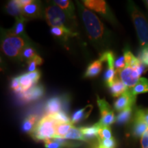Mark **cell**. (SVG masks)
<instances>
[{"label": "cell", "instance_id": "cell-28", "mask_svg": "<svg viewBox=\"0 0 148 148\" xmlns=\"http://www.w3.org/2000/svg\"><path fill=\"white\" fill-rule=\"evenodd\" d=\"M63 138L66 140H76L86 141L80 128H77L75 127H72L69 132H67V134L64 136Z\"/></svg>", "mask_w": 148, "mask_h": 148}, {"label": "cell", "instance_id": "cell-14", "mask_svg": "<svg viewBox=\"0 0 148 148\" xmlns=\"http://www.w3.org/2000/svg\"><path fill=\"white\" fill-rule=\"evenodd\" d=\"M50 32L53 36L56 37L64 42L67 41L71 37H73L77 35L76 33L74 32L73 29L64 27H51Z\"/></svg>", "mask_w": 148, "mask_h": 148}, {"label": "cell", "instance_id": "cell-20", "mask_svg": "<svg viewBox=\"0 0 148 148\" xmlns=\"http://www.w3.org/2000/svg\"><path fill=\"white\" fill-rule=\"evenodd\" d=\"M92 105H87L82 109L75 111L71 117V123L74 124V123H77L78 122L82 121V120L86 119V118L88 117L90 115V112L92 110Z\"/></svg>", "mask_w": 148, "mask_h": 148}, {"label": "cell", "instance_id": "cell-25", "mask_svg": "<svg viewBox=\"0 0 148 148\" xmlns=\"http://www.w3.org/2000/svg\"><path fill=\"white\" fill-rule=\"evenodd\" d=\"M132 114V107L128 108L119 112L116 116V123L119 125H123L127 123L130 119Z\"/></svg>", "mask_w": 148, "mask_h": 148}, {"label": "cell", "instance_id": "cell-4", "mask_svg": "<svg viewBox=\"0 0 148 148\" xmlns=\"http://www.w3.org/2000/svg\"><path fill=\"white\" fill-rule=\"evenodd\" d=\"M58 123L51 115L46 114L38 121L30 133L35 140H45L56 137V126Z\"/></svg>", "mask_w": 148, "mask_h": 148}, {"label": "cell", "instance_id": "cell-2", "mask_svg": "<svg viewBox=\"0 0 148 148\" xmlns=\"http://www.w3.org/2000/svg\"><path fill=\"white\" fill-rule=\"evenodd\" d=\"M31 43L27 36L15 35L10 29L1 31V50L9 58L22 61V53L25 47Z\"/></svg>", "mask_w": 148, "mask_h": 148}, {"label": "cell", "instance_id": "cell-41", "mask_svg": "<svg viewBox=\"0 0 148 148\" xmlns=\"http://www.w3.org/2000/svg\"><path fill=\"white\" fill-rule=\"evenodd\" d=\"M18 3L21 5V8H23L24 6L28 4V3L32 2V0H17Z\"/></svg>", "mask_w": 148, "mask_h": 148}, {"label": "cell", "instance_id": "cell-16", "mask_svg": "<svg viewBox=\"0 0 148 148\" xmlns=\"http://www.w3.org/2000/svg\"><path fill=\"white\" fill-rule=\"evenodd\" d=\"M53 3L58 5L65 12L66 15L69 16L70 19L72 21L75 20V6L73 3L69 0H54Z\"/></svg>", "mask_w": 148, "mask_h": 148}, {"label": "cell", "instance_id": "cell-36", "mask_svg": "<svg viewBox=\"0 0 148 148\" xmlns=\"http://www.w3.org/2000/svg\"><path fill=\"white\" fill-rule=\"evenodd\" d=\"M126 64H125V58L123 56H120L114 62V68H115V72L117 73L125 67Z\"/></svg>", "mask_w": 148, "mask_h": 148}, {"label": "cell", "instance_id": "cell-1", "mask_svg": "<svg viewBox=\"0 0 148 148\" xmlns=\"http://www.w3.org/2000/svg\"><path fill=\"white\" fill-rule=\"evenodd\" d=\"M76 4L90 40L98 49H105L110 43V32L93 12L79 1H76Z\"/></svg>", "mask_w": 148, "mask_h": 148}, {"label": "cell", "instance_id": "cell-38", "mask_svg": "<svg viewBox=\"0 0 148 148\" xmlns=\"http://www.w3.org/2000/svg\"><path fill=\"white\" fill-rule=\"evenodd\" d=\"M27 74H28L29 77L32 79L34 84H36V83L38 82L40 77V72L39 70H36L33 72H28Z\"/></svg>", "mask_w": 148, "mask_h": 148}, {"label": "cell", "instance_id": "cell-11", "mask_svg": "<svg viewBox=\"0 0 148 148\" xmlns=\"http://www.w3.org/2000/svg\"><path fill=\"white\" fill-rule=\"evenodd\" d=\"M136 96L132 95L128 88L124 93L119 96L114 101V109L118 112H121V111L130 108V107H133L135 101H136Z\"/></svg>", "mask_w": 148, "mask_h": 148}, {"label": "cell", "instance_id": "cell-12", "mask_svg": "<svg viewBox=\"0 0 148 148\" xmlns=\"http://www.w3.org/2000/svg\"><path fill=\"white\" fill-rule=\"evenodd\" d=\"M148 129V125L142 117L139 108L135 111L134 119H133L132 132L135 138H141Z\"/></svg>", "mask_w": 148, "mask_h": 148}, {"label": "cell", "instance_id": "cell-30", "mask_svg": "<svg viewBox=\"0 0 148 148\" xmlns=\"http://www.w3.org/2000/svg\"><path fill=\"white\" fill-rule=\"evenodd\" d=\"M36 55L38 54H37L36 49L31 45V43H29L24 49L23 53H22V58H23V60H25L27 62L34 58V56H36Z\"/></svg>", "mask_w": 148, "mask_h": 148}, {"label": "cell", "instance_id": "cell-23", "mask_svg": "<svg viewBox=\"0 0 148 148\" xmlns=\"http://www.w3.org/2000/svg\"><path fill=\"white\" fill-rule=\"evenodd\" d=\"M38 116L36 114H29L25 117L22 124V130L23 132L27 133H31L37 124Z\"/></svg>", "mask_w": 148, "mask_h": 148}, {"label": "cell", "instance_id": "cell-3", "mask_svg": "<svg viewBox=\"0 0 148 148\" xmlns=\"http://www.w3.org/2000/svg\"><path fill=\"white\" fill-rule=\"evenodd\" d=\"M127 9L136 29L140 47L145 49L148 47V21L147 18L132 1L127 3Z\"/></svg>", "mask_w": 148, "mask_h": 148}, {"label": "cell", "instance_id": "cell-15", "mask_svg": "<svg viewBox=\"0 0 148 148\" xmlns=\"http://www.w3.org/2000/svg\"><path fill=\"white\" fill-rule=\"evenodd\" d=\"M44 142L45 148H71L77 145V144L68 141L63 138H51Z\"/></svg>", "mask_w": 148, "mask_h": 148}, {"label": "cell", "instance_id": "cell-18", "mask_svg": "<svg viewBox=\"0 0 148 148\" xmlns=\"http://www.w3.org/2000/svg\"><path fill=\"white\" fill-rule=\"evenodd\" d=\"M110 88L112 95L113 97H119L122 94L124 93L128 88L121 82L119 76L116 75L115 78H114L112 84L110 85Z\"/></svg>", "mask_w": 148, "mask_h": 148}, {"label": "cell", "instance_id": "cell-5", "mask_svg": "<svg viewBox=\"0 0 148 148\" xmlns=\"http://www.w3.org/2000/svg\"><path fill=\"white\" fill-rule=\"evenodd\" d=\"M43 16L48 25L51 27H64L71 29V19L60 7L53 3L45 7L43 10Z\"/></svg>", "mask_w": 148, "mask_h": 148}, {"label": "cell", "instance_id": "cell-24", "mask_svg": "<svg viewBox=\"0 0 148 148\" xmlns=\"http://www.w3.org/2000/svg\"><path fill=\"white\" fill-rule=\"evenodd\" d=\"M133 95L136 96L138 94L148 92V79L145 77H140L134 87L130 88Z\"/></svg>", "mask_w": 148, "mask_h": 148}, {"label": "cell", "instance_id": "cell-27", "mask_svg": "<svg viewBox=\"0 0 148 148\" xmlns=\"http://www.w3.org/2000/svg\"><path fill=\"white\" fill-rule=\"evenodd\" d=\"M123 56L125 58V66H130V67H133L134 69H136L137 66L139 65L141 61L139 58H136L132 53L129 50H125L123 53Z\"/></svg>", "mask_w": 148, "mask_h": 148}, {"label": "cell", "instance_id": "cell-8", "mask_svg": "<svg viewBox=\"0 0 148 148\" xmlns=\"http://www.w3.org/2000/svg\"><path fill=\"white\" fill-rule=\"evenodd\" d=\"M68 101L67 98L63 96H56L49 98L45 103L46 113L47 115H53L61 111H65L68 106Z\"/></svg>", "mask_w": 148, "mask_h": 148}, {"label": "cell", "instance_id": "cell-29", "mask_svg": "<svg viewBox=\"0 0 148 148\" xmlns=\"http://www.w3.org/2000/svg\"><path fill=\"white\" fill-rule=\"evenodd\" d=\"M73 127L72 123H58L56 126V138H64V136L67 134L70 129Z\"/></svg>", "mask_w": 148, "mask_h": 148}, {"label": "cell", "instance_id": "cell-13", "mask_svg": "<svg viewBox=\"0 0 148 148\" xmlns=\"http://www.w3.org/2000/svg\"><path fill=\"white\" fill-rule=\"evenodd\" d=\"M45 94V88L41 84H35L30 89L23 93L18 94L22 101L25 103L38 100Z\"/></svg>", "mask_w": 148, "mask_h": 148}, {"label": "cell", "instance_id": "cell-19", "mask_svg": "<svg viewBox=\"0 0 148 148\" xmlns=\"http://www.w3.org/2000/svg\"><path fill=\"white\" fill-rule=\"evenodd\" d=\"M103 62L100 59L93 61L88 66L86 71L84 73V77L90 78V77H96L100 73L102 69Z\"/></svg>", "mask_w": 148, "mask_h": 148}, {"label": "cell", "instance_id": "cell-35", "mask_svg": "<svg viewBox=\"0 0 148 148\" xmlns=\"http://www.w3.org/2000/svg\"><path fill=\"white\" fill-rule=\"evenodd\" d=\"M10 87L12 89V90H14V91L16 92V93L18 94L21 93L22 90H21V85H20L19 79H18V76L14 77V78L12 79V82H11V84H10Z\"/></svg>", "mask_w": 148, "mask_h": 148}, {"label": "cell", "instance_id": "cell-6", "mask_svg": "<svg viewBox=\"0 0 148 148\" xmlns=\"http://www.w3.org/2000/svg\"><path fill=\"white\" fill-rule=\"evenodd\" d=\"M83 4L88 10H92L97 12L100 15L108 20V21L114 25L117 24L116 18L114 17L113 13L109 8L108 3L103 0H84L82 1Z\"/></svg>", "mask_w": 148, "mask_h": 148}, {"label": "cell", "instance_id": "cell-9", "mask_svg": "<svg viewBox=\"0 0 148 148\" xmlns=\"http://www.w3.org/2000/svg\"><path fill=\"white\" fill-rule=\"evenodd\" d=\"M116 75L119 76L121 82L129 88L134 87L140 78L137 70L130 66H125L121 71L116 73Z\"/></svg>", "mask_w": 148, "mask_h": 148}, {"label": "cell", "instance_id": "cell-42", "mask_svg": "<svg viewBox=\"0 0 148 148\" xmlns=\"http://www.w3.org/2000/svg\"><path fill=\"white\" fill-rule=\"evenodd\" d=\"M144 2H145V5H147V8H148V0H147V1H144Z\"/></svg>", "mask_w": 148, "mask_h": 148}, {"label": "cell", "instance_id": "cell-17", "mask_svg": "<svg viewBox=\"0 0 148 148\" xmlns=\"http://www.w3.org/2000/svg\"><path fill=\"white\" fill-rule=\"evenodd\" d=\"M100 127V123L98 122V123H95V124L91 125V126L80 127L81 131H82V134L84 135L85 140L88 141V140H93L95 138L97 139L98 134H99V130Z\"/></svg>", "mask_w": 148, "mask_h": 148}, {"label": "cell", "instance_id": "cell-39", "mask_svg": "<svg viewBox=\"0 0 148 148\" xmlns=\"http://www.w3.org/2000/svg\"><path fill=\"white\" fill-rule=\"evenodd\" d=\"M140 148H148V129L140 138Z\"/></svg>", "mask_w": 148, "mask_h": 148}, {"label": "cell", "instance_id": "cell-33", "mask_svg": "<svg viewBox=\"0 0 148 148\" xmlns=\"http://www.w3.org/2000/svg\"><path fill=\"white\" fill-rule=\"evenodd\" d=\"M113 138L112 136V132L110 126H103L101 125L100 128L99 130V134H98V140L103 139H110V138Z\"/></svg>", "mask_w": 148, "mask_h": 148}, {"label": "cell", "instance_id": "cell-22", "mask_svg": "<svg viewBox=\"0 0 148 148\" xmlns=\"http://www.w3.org/2000/svg\"><path fill=\"white\" fill-rule=\"evenodd\" d=\"M27 19L23 16L16 18L13 27L10 29L12 33L20 36H27L25 32V23Z\"/></svg>", "mask_w": 148, "mask_h": 148}, {"label": "cell", "instance_id": "cell-7", "mask_svg": "<svg viewBox=\"0 0 148 148\" xmlns=\"http://www.w3.org/2000/svg\"><path fill=\"white\" fill-rule=\"evenodd\" d=\"M97 103L101 116L99 123L103 126H110L116 121V117L112 107L105 99H101L98 95L97 96Z\"/></svg>", "mask_w": 148, "mask_h": 148}, {"label": "cell", "instance_id": "cell-34", "mask_svg": "<svg viewBox=\"0 0 148 148\" xmlns=\"http://www.w3.org/2000/svg\"><path fill=\"white\" fill-rule=\"evenodd\" d=\"M42 58L40 56H39L38 55H36V56H34V58L31 59L27 61V65H28V71L29 72H33L34 71H36V67L38 66H40V64H42Z\"/></svg>", "mask_w": 148, "mask_h": 148}, {"label": "cell", "instance_id": "cell-21", "mask_svg": "<svg viewBox=\"0 0 148 148\" xmlns=\"http://www.w3.org/2000/svg\"><path fill=\"white\" fill-rule=\"evenodd\" d=\"M5 10L7 13L15 16V18L23 16H22V8L18 3L17 0L9 1L5 5Z\"/></svg>", "mask_w": 148, "mask_h": 148}, {"label": "cell", "instance_id": "cell-40", "mask_svg": "<svg viewBox=\"0 0 148 148\" xmlns=\"http://www.w3.org/2000/svg\"><path fill=\"white\" fill-rule=\"evenodd\" d=\"M139 110L140 114H141L142 117H143L144 121H145V123H147V125H148V108H139Z\"/></svg>", "mask_w": 148, "mask_h": 148}, {"label": "cell", "instance_id": "cell-10", "mask_svg": "<svg viewBox=\"0 0 148 148\" xmlns=\"http://www.w3.org/2000/svg\"><path fill=\"white\" fill-rule=\"evenodd\" d=\"M22 16L27 20L42 17L43 11L40 1L32 0V2L22 8Z\"/></svg>", "mask_w": 148, "mask_h": 148}, {"label": "cell", "instance_id": "cell-26", "mask_svg": "<svg viewBox=\"0 0 148 148\" xmlns=\"http://www.w3.org/2000/svg\"><path fill=\"white\" fill-rule=\"evenodd\" d=\"M18 79H19L20 85H21L22 90L21 93L27 91V90L30 89L33 86H34V82H33L32 79L29 77L27 73L19 75V76H18Z\"/></svg>", "mask_w": 148, "mask_h": 148}, {"label": "cell", "instance_id": "cell-37", "mask_svg": "<svg viewBox=\"0 0 148 148\" xmlns=\"http://www.w3.org/2000/svg\"><path fill=\"white\" fill-rule=\"evenodd\" d=\"M139 59L143 63L148 66V47L142 49L140 53Z\"/></svg>", "mask_w": 148, "mask_h": 148}, {"label": "cell", "instance_id": "cell-32", "mask_svg": "<svg viewBox=\"0 0 148 148\" xmlns=\"http://www.w3.org/2000/svg\"><path fill=\"white\" fill-rule=\"evenodd\" d=\"M116 142L114 138L110 139L98 140L97 145L95 148H116Z\"/></svg>", "mask_w": 148, "mask_h": 148}, {"label": "cell", "instance_id": "cell-31", "mask_svg": "<svg viewBox=\"0 0 148 148\" xmlns=\"http://www.w3.org/2000/svg\"><path fill=\"white\" fill-rule=\"evenodd\" d=\"M51 116L58 123H71V119H70L67 112H66L65 111H61L60 112H58V113Z\"/></svg>", "mask_w": 148, "mask_h": 148}]
</instances>
